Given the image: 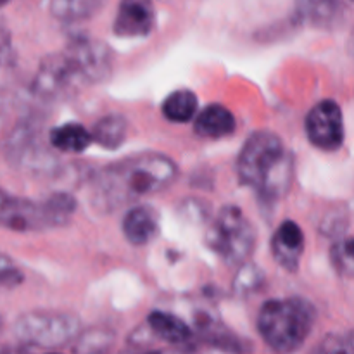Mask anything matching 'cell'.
<instances>
[{
    "instance_id": "cell-1",
    "label": "cell",
    "mask_w": 354,
    "mask_h": 354,
    "mask_svg": "<svg viewBox=\"0 0 354 354\" xmlns=\"http://www.w3.org/2000/svg\"><path fill=\"white\" fill-rule=\"evenodd\" d=\"M178 178V166L159 152H142L99 169L90 180V203L111 213L142 197L162 192Z\"/></svg>"
},
{
    "instance_id": "cell-2",
    "label": "cell",
    "mask_w": 354,
    "mask_h": 354,
    "mask_svg": "<svg viewBox=\"0 0 354 354\" xmlns=\"http://www.w3.org/2000/svg\"><path fill=\"white\" fill-rule=\"evenodd\" d=\"M294 173V154L273 131H254L242 145L237 158L239 182L251 187L263 206H275L289 192Z\"/></svg>"
},
{
    "instance_id": "cell-3",
    "label": "cell",
    "mask_w": 354,
    "mask_h": 354,
    "mask_svg": "<svg viewBox=\"0 0 354 354\" xmlns=\"http://www.w3.org/2000/svg\"><path fill=\"white\" fill-rule=\"evenodd\" d=\"M317 322V310L304 297L270 299L259 308V335L275 354L296 353L310 337Z\"/></svg>"
},
{
    "instance_id": "cell-4",
    "label": "cell",
    "mask_w": 354,
    "mask_h": 354,
    "mask_svg": "<svg viewBox=\"0 0 354 354\" xmlns=\"http://www.w3.org/2000/svg\"><path fill=\"white\" fill-rule=\"evenodd\" d=\"M76 211L68 192H54L41 201L24 199L0 189V227L14 232H41L64 227Z\"/></svg>"
},
{
    "instance_id": "cell-5",
    "label": "cell",
    "mask_w": 354,
    "mask_h": 354,
    "mask_svg": "<svg viewBox=\"0 0 354 354\" xmlns=\"http://www.w3.org/2000/svg\"><path fill=\"white\" fill-rule=\"evenodd\" d=\"M204 242L228 265H244L256 248V230L237 206H223L207 227Z\"/></svg>"
},
{
    "instance_id": "cell-6",
    "label": "cell",
    "mask_w": 354,
    "mask_h": 354,
    "mask_svg": "<svg viewBox=\"0 0 354 354\" xmlns=\"http://www.w3.org/2000/svg\"><path fill=\"white\" fill-rule=\"evenodd\" d=\"M82 322L76 315L55 310H35L21 315L14 324V335L23 346L62 348L78 337Z\"/></svg>"
},
{
    "instance_id": "cell-7",
    "label": "cell",
    "mask_w": 354,
    "mask_h": 354,
    "mask_svg": "<svg viewBox=\"0 0 354 354\" xmlns=\"http://www.w3.org/2000/svg\"><path fill=\"white\" fill-rule=\"evenodd\" d=\"M86 83L66 50L48 54L41 59L31 90L35 97L47 102H62L85 88Z\"/></svg>"
},
{
    "instance_id": "cell-8",
    "label": "cell",
    "mask_w": 354,
    "mask_h": 354,
    "mask_svg": "<svg viewBox=\"0 0 354 354\" xmlns=\"http://www.w3.org/2000/svg\"><path fill=\"white\" fill-rule=\"evenodd\" d=\"M47 144L41 138L37 121L24 120L17 123L7 137L3 144V154L7 161L21 171L50 173L52 168H55L57 159L52 154L50 145Z\"/></svg>"
},
{
    "instance_id": "cell-9",
    "label": "cell",
    "mask_w": 354,
    "mask_h": 354,
    "mask_svg": "<svg viewBox=\"0 0 354 354\" xmlns=\"http://www.w3.org/2000/svg\"><path fill=\"white\" fill-rule=\"evenodd\" d=\"M64 50L78 66L86 86L107 82L113 75L114 55L104 41L90 37H75L68 41Z\"/></svg>"
},
{
    "instance_id": "cell-10",
    "label": "cell",
    "mask_w": 354,
    "mask_h": 354,
    "mask_svg": "<svg viewBox=\"0 0 354 354\" xmlns=\"http://www.w3.org/2000/svg\"><path fill=\"white\" fill-rule=\"evenodd\" d=\"M304 128L308 140L320 151L334 152L344 144V116L335 100L325 99L315 104L308 113Z\"/></svg>"
},
{
    "instance_id": "cell-11",
    "label": "cell",
    "mask_w": 354,
    "mask_h": 354,
    "mask_svg": "<svg viewBox=\"0 0 354 354\" xmlns=\"http://www.w3.org/2000/svg\"><path fill=\"white\" fill-rule=\"evenodd\" d=\"M156 26V7L152 0H121L113 31L121 38H142Z\"/></svg>"
},
{
    "instance_id": "cell-12",
    "label": "cell",
    "mask_w": 354,
    "mask_h": 354,
    "mask_svg": "<svg viewBox=\"0 0 354 354\" xmlns=\"http://www.w3.org/2000/svg\"><path fill=\"white\" fill-rule=\"evenodd\" d=\"M294 17L318 30H337L348 17L346 0H294Z\"/></svg>"
},
{
    "instance_id": "cell-13",
    "label": "cell",
    "mask_w": 354,
    "mask_h": 354,
    "mask_svg": "<svg viewBox=\"0 0 354 354\" xmlns=\"http://www.w3.org/2000/svg\"><path fill=\"white\" fill-rule=\"evenodd\" d=\"M196 342L220 349L228 354H251V342L242 339L230 328L225 327L216 317H209L207 313H201L196 317V330H194Z\"/></svg>"
},
{
    "instance_id": "cell-14",
    "label": "cell",
    "mask_w": 354,
    "mask_h": 354,
    "mask_svg": "<svg viewBox=\"0 0 354 354\" xmlns=\"http://www.w3.org/2000/svg\"><path fill=\"white\" fill-rule=\"evenodd\" d=\"M304 244L306 241H304L303 228L296 221L286 220L273 234L270 249H272V256L275 258V261L283 270L296 273L304 254Z\"/></svg>"
},
{
    "instance_id": "cell-15",
    "label": "cell",
    "mask_w": 354,
    "mask_h": 354,
    "mask_svg": "<svg viewBox=\"0 0 354 354\" xmlns=\"http://www.w3.org/2000/svg\"><path fill=\"white\" fill-rule=\"evenodd\" d=\"M144 327L156 341L175 348H196L192 328L187 325L185 320L168 311H152Z\"/></svg>"
},
{
    "instance_id": "cell-16",
    "label": "cell",
    "mask_w": 354,
    "mask_h": 354,
    "mask_svg": "<svg viewBox=\"0 0 354 354\" xmlns=\"http://www.w3.org/2000/svg\"><path fill=\"white\" fill-rule=\"evenodd\" d=\"M121 228H123L124 239L131 245L142 248V245L151 244L158 239L159 228H161L158 211L151 206L130 207L124 214Z\"/></svg>"
},
{
    "instance_id": "cell-17",
    "label": "cell",
    "mask_w": 354,
    "mask_h": 354,
    "mask_svg": "<svg viewBox=\"0 0 354 354\" xmlns=\"http://www.w3.org/2000/svg\"><path fill=\"white\" fill-rule=\"evenodd\" d=\"M237 130L234 113L221 104H209L204 107L194 121V133L206 140H220Z\"/></svg>"
},
{
    "instance_id": "cell-18",
    "label": "cell",
    "mask_w": 354,
    "mask_h": 354,
    "mask_svg": "<svg viewBox=\"0 0 354 354\" xmlns=\"http://www.w3.org/2000/svg\"><path fill=\"white\" fill-rule=\"evenodd\" d=\"M48 145L61 152H83L92 144V135L80 123H66L48 131Z\"/></svg>"
},
{
    "instance_id": "cell-19",
    "label": "cell",
    "mask_w": 354,
    "mask_h": 354,
    "mask_svg": "<svg viewBox=\"0 0 354 354\" xmlns=\"http://www.w3.org/2000/svg\"><path fill=\"white\" fill-rule=\"evenodd\" d=\"M107 0H50L48 10L62 23H78L95 16Z\"/></svg>"
},
{
    "instance_id": "cell-20",
    "label": "cell",
    "mask_w": 354,
    "mask_h": 354,
    "mask_svg": "<svg viewBox=\"0 0 354 354\" xmlns=\"http://www.w3.org/2000/svg\"><path fill=\"white\" fill-rule=\"evenodd\" d=\"M127 131H128V123L123 116L120 114H109V116H104L93 124L92 131V142H95L97 145L106 149H118L120 145L124 144L127 140Z\"/></svg>"
},
{
    "instance_id": "cell-21",
    "label": "cell",
    "mask_w": 354,
    "mask_h": 354,
    "mask_svg": "<svg viewBox=\"0 0 354 354\" xmlns=\"http://www.w3.org/2000/svg\"><path fill=\"white\" fill-rule=\"evenodd\" d=\"M199 100L192 90H175L169 93L161 104V111L165 118L171 123H189L197 113Z\"/></svg>"
},
{
    "instance_id": "cell-22",
    "label": "cell",
    "mask_w": 354,
    "mask_h": 354,
    "mask_svg": "<svg viewBox=\"0 0 354 354\" xmlns=\"http://www.w3.org/2000/svg\"><path fill=\"white\" fill-rule=\"evenodd\" d=\"M116 342V334L107 327L82 330L73 341V354H109Z\"/></svg>"
},
{
    "instance_id": "cell-23",
    "label": "cell",
    "mask_w": 354,
    "mask_h": 354,
    "mask_svg": "<svg viewBox=\"0 0 354 354\" xmlns=\"http://www.w3.org/2000/svg\"><path fill=\"white\" fill-rule=\"evenodd\" d=\"M121 354H197L196 348H175L165 344L162 348H156L152 344V335L145 327L137 328L128 339V348Z\"/></svg>"
},
{
    "instance_id": "cell-24",
    "label": "cell",
    "mask_w": 354,
    "mask_h": 354,
    "mask_svg": "<svg viewBox=\"0 0 354 354\" xmlns=\"http://www.w3.org/2000/svg\"><path fill=\"white\" fill-rule=\"evenodd\" d=\"M263 283H265V273L252 263H244L235 275L232 290H234L235 296L248 297L261 290Z\"/></svg>"
},
{
    "instance_id": "cell-25",
    "label": "cell",
    "mask_w": 354,
    "mask_h": 354,
    "mask_svg": "<svg viewBox=\"0 0 354 354\" xmlns=\"http://www.w3.org/2000/svg\"><path fill=\"white\" fill-rule=\"evenodd\" d=\"M353 248L354 242L351 234H344L341 237H337V241L334 242V245L330 249L332 266H334L339 275L346 277V279H351L354 272Z\"/></svg>"
},
{
    "instance_id": "cell-26",
    "label": "cell",
    "mask_w": 354,
    "mask_h": 354,
    "mask_svg": "<svg viewBox=\"0 0 354 354\" xmlns=\"http://www.w3.org/2000/svg\"><path fill=\"white\" fill-rule=\"evenodd\" d=\"M310 354H354L353 334H330L317 346Z\"/></svg>"
},
{
    "instance_id": "cell-27",
    "label": "cell",
    "mask_w": 354,
    "mask_h": 354,
    "mask_svg": "<svg viewBox=\"0 0 354 354\" xmlns=\"http://www.w3.org/2000/svg\"><path fill=\"white\" fill-rule=\"evenodd\" d=\"M23 282V273L9 256L0 254V287H16Z\"/></svg>"
},
{
    "instance_id": "cell-28",
    "label": "cell",
    "mask_w": 354,
    "mask_h": 354,
    "mask_svg": "<svg viewBox=\"0 0 354 354\" xmlns=\"http://www.w3.org/2000/svg\"><path fill=\"white\" fill-rule=\"evenodd\" d=\"M10 50V33L7 30L6 24L0 21V57L7 55V52Z\"/></svg>"
},
{
    "instance_id": "cell-29",
    "label": "cell",
    "mask_w": 354,
    "mask_h": 354,
    "mask_svg": "<svg viewBox=\"0 0 354 354\" xmlns=\"http://www.w3.org/2000/svg\"><path fill=\"white\" fill-rule=\"evenodd\" d=\"M2 354H31V353L28 351V349H24L23 346H21V348H7V349H3Z\"/></svg>"
},
{
    "instance_id": "cell-30",
    "label": "cell",
    "mask_w": 354,
    "mask_h": 354,
    "mask_svg": "<svg viewBox=\"0 0 354 354\" xmlns=\"http://www.w3.org/2000/svg\"><path fill=\"white\" fill-rule=\"evenodd\" d=\"M7 2H9V0H0V7H3V6H6Z\"/></svg>"
},
{
    "instance_id": "cell-31",
    "label": "cell",
    "mask_w": 354,
    "mask_h": 354,
    "mask_svg": "<svg viewBox=\"0 0 354 354\" xmlns=\"http://www.w3.org/2000/svg\"><path fill=\"white\" fill-rule=\"evenodd\" d=\"M0 327H2V320H0Z\"/></svg>"
}]
</instances>
